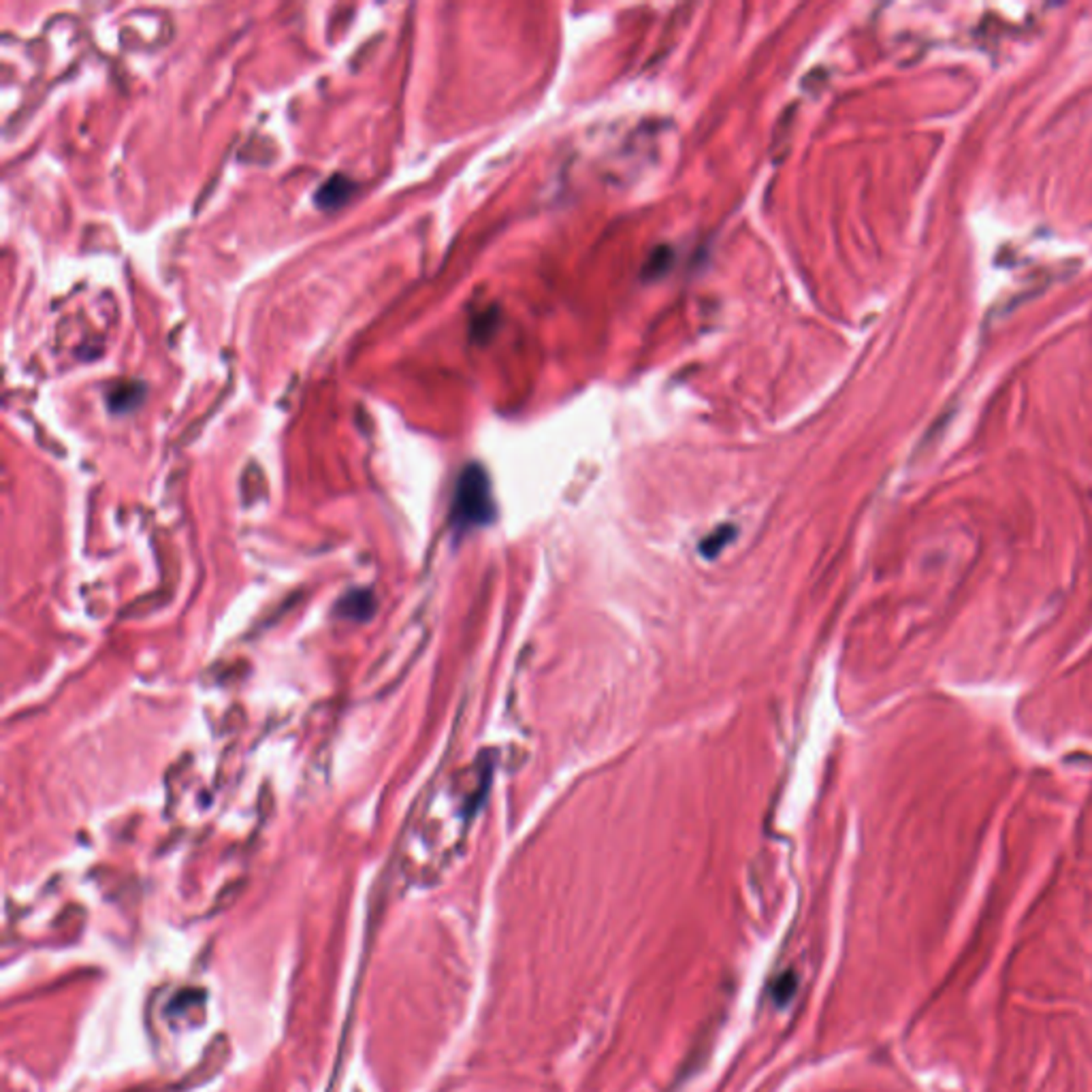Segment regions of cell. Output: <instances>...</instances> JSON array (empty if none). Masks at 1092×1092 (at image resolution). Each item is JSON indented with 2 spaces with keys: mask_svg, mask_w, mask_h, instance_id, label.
Masks as SVG:
<instances>
[{
  "mask_svg": "<svg viewBox=\"0 0 1092 1092\" xmlns=\"http://www.w3.org/2000/svg\"><path fill=\"white\" fill-rule=\"evenodd\" d=\"M493 519L491 482L482 465L472 464L459 474L453 497V523L461 530L486 525Z\"/></svg>",
  "mask_w": 1092,
  "mask_h": 1092,
  "instance_id": "6da1fadb",
  "label": "cell"
},
{
  "mask_svg": "<svg viewBox=\"0 0 1092 1092\" xmlns=\"http://www.w3.org/2000/svg\"><path fill=\"white\" fill-rule=\"evenodd\" d=\"M355 190H356L355 182H352L350 177L338 173V176H331L323 186H320L314 201L320 209H335V207L344 205V203L355 194Z\"/></svg>",
  "mask_w": 1092,
  "mask_h": 1092,
  "instance_id": "7a4b0ae2",
  "label": "cell"
},
{
  "mask_svg": "<svg viewBox=\"0 0 1092 1092\" xmlns=\"http://www.w3.org/2000/svg\"><path fill=\"white\" fill-rule=\"evenodd\" d=\"M225 1058H226V1039L225 1037L214 1039V1043L209 1046V1050H207L205 1061L201 1062V1067H198V1069H194L193 1073L188 1075V1079L184 1082V1088L186 1086H188V1088L197 1086V1084H201L203 1079H207L209 1075L216 1073V1069L222 1065V1062H225Z\"/></svg>",
  "mask_w": 1092,
  "mask_h": 1092,
  "instance_id": "3957f363",
  "label": "cell"
},
{
  "mask_svg": "<svg viewBox=\"0 0 1092 1092\" xmlns=\"http://www.w3.org/2000/svg\"><path fill=\"white\" fill-rule=\"evenodd\" d=\"M144 397H145L144 384H141V383H126V384H120V387H116L111 393H109L107 404H109V410H111V412L124 414V412H131V410H135L137 405L141 404V399H144Z\"/></svg>",
  "mask_w": 1092,
  "mask_h": 1092,
  "instance_id": "277c9868",
  "label": "cell"
},
{
  "mask_svg": "<svg viewBox=\"0 0 1092 1092\" xmlns=\"http://www.w3.org/2000/svg\"><path fill=\"white\" fill-rule=\"evenodd\" d=\"M373 595L369 591H350L348 595H344L338 604V611L342 612L346 619L352 621H367L369 617L373 615Z\"/></svg>",
  "mask_w": 1092,
  "mask_h": 1092,
  "instance_id": "5b68a950",
  "label": "cell"
},
{
  "mask_svg": "<svg viewBox=\"0 0 1092 1092\" xmlns=\"http://www.w3.org/2000/svg\"><path fill=\"white\" fill-rule=\"evenodd\" d=\"M728 535H732V527H721L720 534L706 535L704 544H702V553L710 555V551H713V544H717V551H720L721 546H724V544L728 542Z\"/></svg>",
  "mask_w": 1092,
  "mask_h": 1092,
  "instance_id": "8992f818",
  "label": "cell"
},
{
  "mask_svg": "<svg viewBox=\"0 0 1092 1092\" xmlns=\"http://www.w3.org/2000/svg\"><path fill=\"white\" fill-rule=\"evenodd\" d=\"M668 261H670V252L666 250V247H660V250H657L655 254L651 257V261H649L647 274H661V271H664V267H666L664 263H668Z\"/></svg>",
  "mask_w": 1092,
  "mask_h": 1092,
  "instance_id": "52a82bcc",
  "label": "cell"
}]
</instances>
